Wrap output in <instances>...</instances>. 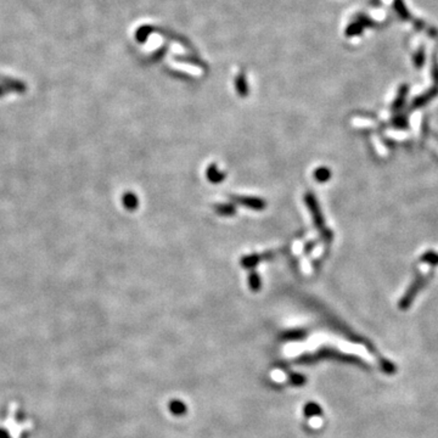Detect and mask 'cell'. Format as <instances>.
<instances>
[{"label": "cell", "mask_w": 438, "mask_h": 438, "mask_svg": "<svg viewBox=\"0 0 438 438\" xmlns=\"http://www.w3.org/2000/svg\"><path fill=\"white\" fill-rule=\"evenodd\" d=\"M0 94H2V91H0Z\"/></svg>", "instance_id": "obj_1"}]
</instances>
